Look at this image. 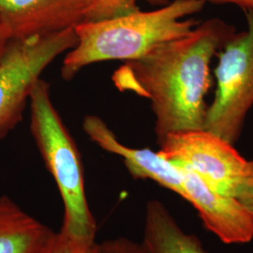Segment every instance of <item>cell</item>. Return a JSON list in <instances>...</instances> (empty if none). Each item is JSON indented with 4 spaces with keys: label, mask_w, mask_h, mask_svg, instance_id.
Listing matches in <instances>:
<instances>
[{
    "label": "cell",
    "mask_w": 253,
    "mask_h": 253,
    "mask_svg": "<svg viewBox=\"0 0 253 253\" xmlns=\"http://www.w3.org/2000/svg\"><path fill=\"white\" fill-rule=\"evenodd\" d=\"M235 33L224 21L209 19L188 36L126 61L116 72L113 80L118 88L151 100L158 143L172 133L205 128L210 63Z\"/></svg>",
    "instance_id": "cell-1"
},
{
    "label": "cell",
    "mask_w": 253,
    "mask_h": 253,
    "mask_svg": "<svg viewBox=\"0 0 253 253\" xmlns=\"http://www.w3.org/2000/svg\"><path fill=\"white\" fill-rule=\"evenodd\" d=\"M207 2L173 0L152 11L137 9L115 18L79 24L74 27L77 43L64 59V79H73L90 64L139 59L161 44L188 36L200 23L184 18L202 11Z\"/></svg>",
    "instance_id": "cell-2"
},
{
    "label": "cell",
    "mask_w": 253,
    "mask_h": 253,
    "mask_svg": "<svg viewBox=\"0 0 253 253\" xmlns=\"http://www.w3.org/2000/svg\"><path fill=\"white\" fill-rule=\"evenodd\" d=\"M31 132L63 202L61 231L81 239L95 240L97 224L84 181L81 157L50 96V85L40 79L30 94Z\"/></svg>",
    "instance_id": "cell-3"
},
{
    "label": "cell",
    "mask_w": 253,
    "mask_h": 253,
    "mask_svg": "<svg viewBox=\"0 0 253 253\" xmlns=\"http://www.w3.org/2000/svg\"><path fill=\"white\" fill-rule=\"evenodd\" d=\"M77 43L73 28L9 41L0 59V139L22 119L30 94L46 68Z\"/></svg>",
    "instance_id": "cell-4"
},
{
    "label": "cell",
    "mask_w": 253,
    "mask_h": 253,
    "mask_svg": "<svg viewBox=\"0 0 253 253\" xmlns=\"http://www.w3.org/2000/svg\"><path fill=\"white\" fill-rule=\"evenodd\" d=\"M244 11L248 30L235 33L219 54L217 91L208 107L204 128L232 145L253 105V9Z\"/></svg>",
    "instance_id": "cell-5"
},
{
    "label": "cell",
    "mask_w": 253,
    "mask_h": 253,
    "mask_svg": "<svg viewBox=\"0 0 253 253\" xmlns=\"http://www.w3.org/2000/svg\"><path fill=\"white\" fill-rule=\"evenodd\" d=\"M166 160L186 165L218 193L237 198L253 177V161L238 153L234 145L207 130L172 133L159 143Z\"/></svg>",
    "instance_id": "cell-6"
},
{
    "label": "cell",
    "mask_w": 253,
    "mask_h": 253,
    "mask_svg": "<svg viewBox=\"0 0 253 253\" xmlns=\"http://www.w3.org/2000/svg\"><path fill=\"white\" fill-rule=\"evenodd\" d=\"M176 165L183 175L184 200L196 209L208 231L224 244H247L253 241V216L248 208L237 198L210 189L188 166Z\"/></svg>",
    "instance_id": "cell-7"
},
{
    "label": "cell",
    "mask_w": 253,
    "mask_h": 253,
    "mask_svg": "<svg viewBox=\"0 0 253 253\" xmlns=\"http://www.w3.org/2000/svg\"><path fill=\"white\" fill-rule=\"evenodd\" d=\"M91 0H0V25L10 41L45 35L86 22Z\"/></svg>",
    "instance_id": "cell-8"
},
{
    "label": "cell",
    "mask_w": 253,
    "mask_h": 253,
    "mask_svg": "<svg viewBox=\"0 0 253 253\" xmlns=\"http://www.w3.org/2000/svg\"><path fill=\"white\" fill-rule=\"evenodd\" d=\"M83 126L85 133L96 145L123 159L127 171L133 178L155 181L184 199V181L179 166L166 160L160 152L123 145L106 123L96 116H86Z\"/></svg>",
    "instance_id": "cell-9"
},
{
    "label": "cell",
    "mask_w": 253,
    "mask_h": 253,
    "mask_svg": "<svg viewBox=\"0 0 253 253\" xmlns=\"http://www.w3.org/2000/svg\"><path fill=\"white\" fill-rule=\"evenodd\" d=\"M140 246L143 253H208L199 238L185 232L167 207L157 199L146 203Z\"/></svg>",
    "instance_id": "cell-10"
},
{
    "label": "cell",
    "mask_w": 253,
    "mask_h": 253,
    "mask_svg": "<svg viewBox=\"0 0 253 253\" xmlns=\"http://www.w3.org/2000/svg\"><path fill=\"white\" fill-rule=\"evenodd\" d=\"M54 233L13 200L0 196V253H38Z\"/></svg>",
    "instance_id": "cell-11"
},
{
    "label": "cell",
    "mask_w": 253,
    "mask_h": 253,
    "mask_svg": "<svg viewBox=\"0 0 253 253\" xmlns=\"http://www.w3.org/2000/svg\"><path fill=\"white\" fill-rule=\"evenodd\" d=\"M38 253H99V243L96 239L77 238L60 230L53 234Z\"/></svg>",
    "instance_id": "cell-12"
},
{
    "label": "cell",
    "mask_w": 253,
    "mask_h": 253,
    "mask_svg": "<svg viewBox=\"0 0 253 253\" xmlns=\"http://www.w3.org/2000/svg\"><path fill=\"white\" fill-rule=\"evenodd\" d=\"M137 0H91L87 21L115 18L138 9Z\"/></svg>",
    "instance_id": "cell-13"
},
{
    "label": "cell",
    "mask_w": 253,
    "mask_h": 253,
    "mask_svg": "<svg viewBox=\"0 0 253 253\" xmlns=\"http://www.w3.org/2000/svg\"><path fill=\"white\" fill-rule=\"evenodd\" d=\"M99 253H143L140 243L126 237H118L99 243Z\"/></svg>",
    "instance_id": "cell-14"
},
{
    "label": "cell",
    "mask_w": 253,
    "mask_h": 253,
    "mask_svg": "<svg viewBox=\"0 0 253 253\" xmlns=\"http://www.w3.org/2000/svg\"><path fill=\"white\" fill-rule=\"evenodd\" d=\"M237 199L239 200L253 216V177L247 183V185L239 193Z\"/></svg>",
    "instance_id": "cell-15"
},
{
    "label": "cell",
    "mask_w": 253,
    "mask_h": 253,
    "mask_svg": "<svg viewBox=\"0 0 253 253\" xmlns=\"http://www.w3.org/2000/svg\"><path fill=\"white\" fill-rule=\"evenodd\" d=\"M150 3H164L167 0H147ZM215 4H235L243 9H253V0H207Z\"/></svg>",
    "instance_id": "cell-16"
},
{
    "label": "cell",
    "mask_w": 253,
    "mask_h": 253,
    "mask_svg": "<svg viewBox=\"0 0 253 253\" xmlns=\"http://www.w3.org/2000/svg\"><path fill=\"white\" fill-rule=\"evenodd\" d=\"M9 41L10 40H9V36L7 35V33L5 32V30L0 25V59L6 51V48L9 44Z\"/></svg>",
    "instance_id": "cell-17"
}]
</instances>
